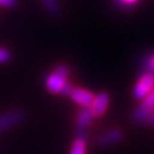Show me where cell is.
Instances as JSON below:
<instances>
[{"label": "cell", "mask_w": 154, "mask_h": 154, "mask_svg": "<svg viewBox=\"0 0 154 154\" xmlns=\"http://www.w3.org/2000/svg\"><path fill=\"white\" fill-rule=\"evenodd\" d=\"M153 107H154V90L151 91L146 97H144L140 100L139 105L136 107V110H135L134 114H132L134 121L136 122V123H138V125L145 123L147 116H149V113H151V111H152Z\"/></svg>", "instance_id": "obj_4"}, {"label": "cell", "mask_w": 154, "mask_h": 154, "mask_svg": "<svg viewBox=\"0 0 154 154\" xmlns=\"http://www.w3.org/2000/svg\"><path fill=\"white\" fill-rule=\"evenodd\" d=\"M71 99L75 104L80 105L82 107H89L94 100V95L91 91L83 88H73L70 94Z\"/></svg>", "instance_id": "obj_7"}, {"label": "cell", "mask_w": 154, "mask_h": 154, "mask_svg": "<svg viewBox=\"0 0 154 154\" xmlns=\"http://www.w3.org/2000/svg\"><path fill=\"white\" fill-rule=\"evenodd\" d=\"M72 89H73V87H72V85L70 82H66L64 86H63V88H62L61 90V95H63V96H70V94H71Z\"/></svg>", "instance_id": "obj_14"}, {"label": "cell", "mask_w": 154, "mask_h": 154, "mask_svg": "<svg viewBox=\"0 0 154 154\" xmlns=\"http://www.w3.org/2000/svg\"><path fill=\"white\" fill-rule=\"evenodd\" d=\"M25 112L21 109H15L6 112L0 116V132H4L6 130H9L14 127L18 126L22 123L25 119Z\"/></svg>", "instance_id": "obj_3"}, {"label": "cell", "mask_w": 154, "mask_h": 154, "mask_svg": "<svg viewBox=\"0 0 154 154\" xmlns=\"http://www.w3.org/2000/svg\"><path fill=\"white\" fill-rule=\"evenodd\" d=\"M86 149H87L86 139L75 138V140L72 143L70 154H86Z\"/></svg>", "instance_id": "obj_10"}, {"label": "cell", "mask_w": 154, "mask_h": 154, "mask_svg": "<svg viewBox=\"0 0 154 154\" xmlns=\"http://www.w3.org/2000/svg\"><path fill=\"white\" fill-rule=\"evenodd\" d=\"M17 0H0V6L2 7H7V8H11L16 5Z\"/></svg>", "instance_id": "obj_15"}, {"label": "cell", "mask_w": 154, "mask_h": 154, "mask_svg": "<svg viewBox=\"0 0 154 154\" xmlns=\"http://www.w3.org/2000/svg\"><path fill=\"white\" fill-rule=\"evenodd\" d=\"M116 2L122 7H132L134 5H136L139 0H116Z\"/></svg>", "instance_id": "obj_13"}, {"label": "cell", "mask_w": 154, "mask_h": 154, "mask_svg": "<svg viewBox=\"0 0 154 154\" xmlns=\"http://www.w3.org/2000/svg\"><path fill=\"white\" fill-rule=\"evenodd\" d=\"M154 90V74L151 72H144L138 78L137 82L132 88V96L137 100H142L151 91Z\"/></svg>", "instance_id": "obj_2"}, {"label": "cell", "mask_w": 154, "mask_h": 154, "mask_svg": "<svg viewBox=\"0 0 154 154\" xmlns=\"http://www.w3.org/2000/svg\"><path fill=\"white\" fill-rule=\"evenodd\" d=\"M144 72H151L154 74V53L147 55L143 61Z\"/></svg>", "instance_id": "obj_11"}, {"label": "cell", "mask_w": 154, "mask_h": 154, "mask_svg": "<svg viewBox=\"0 0 154 154\" xmlns=\"http://www.w3.org/2000/svg\"><path fill=\"white\" fill-rule=\"evenodd\" d=\"M11 58V51L6 48H1L0 47V63H7L9 62Z\"/></svg>", "instance_id": "obj_12"}, {"label": "cell", "mask_w": 154, "mask_h": 154, "mask_svg": "<svg viewBox=\"0 0 154 154\" xmlns=\"http://www.w3.org/2000/svg\"><path fill=\"white\" fill-rule=\"evenodd\" d=\"M110 103V96L109 94L105 91H100L99 94H97L95 97L91 105L89 106L90 110L93 112V114L95 118H99V116H104V113L107 110V106Z\"/></svg>", "instance_id": "obj_6"}, {"label": "cell", "mask_w": 154, "mask_h": 154, "mask_svg": "<svg viewBox=\"0 0 154 154\" xmlns=\"http://www.w3.org/2000/svg\"><path fill=\"white\" fill-rule=\"evenodd\" d=\"M70 75V67L65 64L56 66L54 71L49 73L46 78V88L51 94H60L63 86L67 82V78Z\"/></svg>", "instance_id": "obj_1"}, {"label": "cell", "mask_w": 154, "mask_h": 154, "mask_svg": "<svg viewBox=\"0 0 154 154\" xmlns=\"http://www.w3.org/2000/svg\"><path fill=\"white\" fill-rule=\"evenodd\" d=\"M40 1L51 16L57 17L61 15V5L58 0H40Z\"/></svg>", "instance_id": "obj_9"}, {"label": "cell", "mask_w": 154, "mask_h": 154, "mask_svg": "<svg viewBox=\"0 0 154 154\" xmlns=\"http://www.w3.org/2000/svg\"><path fill=\"white\" fill-rule=\"evenodd\" d=\"M95 116L90 107H82L77 116V126L79 128H87L94 121Z\"/></svg>", "instance_id": "obj_8"}, {"label": "cell", "mask_w": 154, "mask_h": 154, "mask_svg": "<svg viewBox=\"0 0 154 154\" xmlns=\"http://www.w3.org/2000/svg\"><path fill=\"white\" fill-rule=\"evenodd\" d=\"M145 123L147 125V126H154V107L152 109V111H151V113H149V116H147V119H146V121H145Z\"/></svg>", "instance_id": "obj_17"}, {"label": "cell", "mask_w": 154, "mask_h": 154, "mask_svg": "<svg viewBox=\"0 0 154 154\" xmlns=\"http://www.w3.org/2000/svg\"><path fill=\"white\" fill-rule=\"evenodd\" d=\"M88 135V132L86 130V128H79L78 127L77 129V138H80V139H86Z\"/></svg>", "instance_id": "obj_16"}, {"label": "cell", "mask_w": 154, "mask_h": 154, "mask_svg": "<svg viewBox=\"0 0 154 154\" xmlns=\"http://www.w3.org/2000/svg\"><path fill=\"white\" fill-rule=\"evenodd\" d=\"M122 138H123V134L120 129H111L109 131L102 134L97 138L96 144L100 149H106V147H110L111 145L120 143Z\"/></svg>", "instance_id": "obj_5"}]
</instances>
